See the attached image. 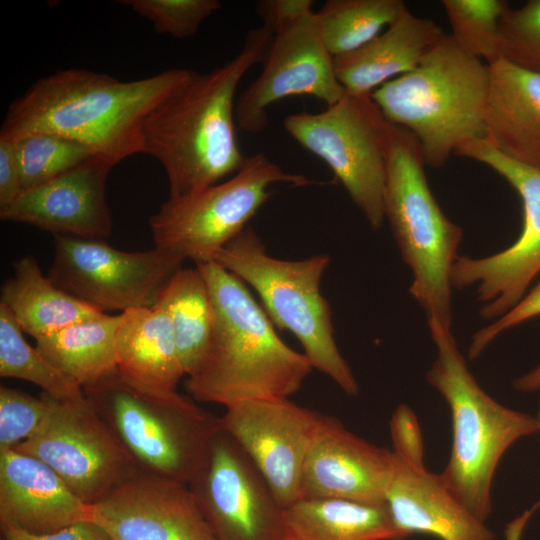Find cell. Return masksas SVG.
Wrapping results in <instances>:
<instances>
[{
	"instance_id": "obj_1",
	"label": "cell",
	"mask_w": 540,
	"mask_h": 540,
	"mask_svg": "<svg viewBox=\"0 0 540 540\" xmlns=\"http://www.w3.org/2000/svg\"><path fill=\"white\" fill-rule=\"evenodd\" d=\"M192 70L171 68L132 81L82 68L38 79L11 103L0 137L17 141L50 133L87 146L115 166L143 153V125L150 112L183 84Z\"/></svg>"
},
{
	"instance_id": "obj_2",
	"label": "cell",
	"mask_w": 540,
	"mask_h": 540,
	"mask_svg": "<svg viewBox=\"0 0 540 540\" xmlns=\"http://www.w3.org/2000/svg\"><path fill=\"white\" fill-rule=\"evenodd\" d=\"M274 34L250 29L239 52L207 73L195 71L156 106L143 125V153L166 171L170 199L198 193L235 174L245 157L235 134L237 87L263 63Z\"/></svg>"
},
{
	"instance_id": "obj_3",
	"label": "cell",
	"mask_w": 540,
	"mask_h": 540,
	"mask_svg": "<svg viewBox=\"0 0 540 540\" xmlns=\"http://www.w3.org/2000/svg\"><path fill=\"white\" fill-rule=\"evenodd\" d=\"M212 300L214 324L207 352L187 376L197 401L230 407L260 399H288L312 371L289 347L244 282L215 261L196 265Z\"/></svg>"
},
{
	"instance_id": "obj_4",
	"label": "cell",
	"mask_w": 540,
	"mask_h": 540,
	"mask_svg": "<svg viewBox=\"0 0 540 540\" xmlns=\"http://www.w3.org/2000/svg\"><path fill=\"white\" fill-rule=\"evenodd\" d=\"M488 65L444 34L410 72L370 97L384 118L417 140L425 164L440 168L468 141L485 136Z\"/></svg>"
},
{
	"instance_id": "obj_5",
	"label": "cell",
	"mask_w": 540,
	"mask_h": 540,
	"mask_svg": "<svg viewBox=\"0 0 540 540\" xmlns=\"http://www.w3.org/2000/svg\"><path fill=\"white\" fill-rule=\"evenodd\" d=\"M427 323L436 358L426 379L449 405L452 419L450 459L439 475L449 492L486 522L500 459L514 442L538 432V422L490 397L469 371L451 328L435 320Z\"/></svg>"
},
{
	"instance_id": "obj_6",
	"label": "cell",
	"mask_w": 540,
	"mask_h": 540,
	"mask_svg": "<svg viewBox=\"0 0 540 540\" xmlns=\"http://www.w3.org/2000/svg\"><path fill=\"white\" fill-rule=\"evenodd\" d=\"M384 213L403 261L412 272L411 296L427 321L451 328V274L463 237L435 200L420 146L405 128L384 122Z\"/></svg>"
},
{
	"instance_id": "obj_7",
	"label": "cell",
	"mask_w": 540,
	"mask_h": 540,
	"mask_svg": "<svg viewBox=\"0 0 540 540\" xmlns=\"http://www.w3.org/2000/svg\"><path fill=\"white\" fill-rule=\"evenodd\" d=\"M83 392L142 472L190 485L203 471L220 417L177 390L141 386L117 368Z\"/></svg>"
},
{
	"instance_id": "obj_8",
	"label": "cell",
	"mask_w": 540,
	"mask_h": 540,
	"mask_svg": "<svg viewBox=\"0 0 540 540\" xmlns=\"http://www.w3.org/2000/svg\"><path fill=\"white\" fill-rule=\"evenodd\" d=\"M214 261L256 291L269 319L298 339L312 368L347 395H358V383L335 341L331 308L320 290L330 264L328 254L300 260L275 258L255 231L246 227Z\"/></svg>"
},
{
	"instance_id": "obj_9",
	"label": "cell",
	"mask_w": 540,
	"mask_h": 540,
	"mask_svg": "<svg viewBox=\"0 0 540 540\" xmlns=\"http://www.w3.org/2000/svg\"><path fill=\"white\" fill-rule=\"evenodd\" d=\"M316 184L304 175L284 171L263 153L246 156L225 181L180 199L165 201L149 219L156 247L196 265L212 262L239 235L271 196L274 184Z\"/></svg>"
},
{
	"instance_id": "obj_10",
	"label": "cell",
	"mask_w": 540,
	"mask_h": 540,
	"mask_svg": "<svg viewBox=\"0 0 540 540\" xmlns=\"http://www.w3.org/2000/svg\"><path fill=\"white\" fill-rule=\"evenodd\" d=\"M384 122L370 96L347 93L322 112L294 113L283 121L292 138L330 167L374 230L385 220Z\"/></svg>"
},
{
	"instance_id": "obj_11",
	"label": "cell",
	"mask_w": 540,
	"mask_h": 540,
	"mask_svg": "<svg viewBox=\"0 0 540 540\" xmlns=\"http://www.w3.org/2000/svg\"><path fill=\"white\" fill-rule=\"evenodd\" d=\"M13 448L51 467L87 505L141 471L85 395L74 400L50 396L40 429Z\"/></svg>"
},
{
	"instance_id": "obj_12",
	"label": "cell",
	"mask_w": 540,
	"mask_h": 540,
	"mask_svg": "<svg viewBox=\"0 0 540 540\" xmlns=\"http://www.w3.org/2000/svg\"><path fill=\"white\" fill-rule=\"evenodd\" d=\"M48 278L59 288L105 313L154 307L184 259L159 247L128 252L104 239L54 236Z\"/></svg>"
},
{
	"instance_id": "obj_13",
	"label": "cell",
	"mask_w": 540,
	"mask_h": 540,
	"mask_svg": "<svg viewBox=\"0 0 540 540\" xmlns=\"http://www.w3.org/2000/svg\"><path fill=\"white\" fill-rule=\"evenodd\" d=\"M455 154L490 167L522 201L523 225L517 240L487 257L459 256L451 274L453 288H476L482 318L496 320L523 298L540 273V169L509 159L484 138L468 141Z\"/></svg>"
},
{
	"instance_id": "obj_14",
	"label": "cell",
	"mask_w": 540,
	"mask_h": 540,
	"mask_svg": "<svg viewBox=\"0 0 540 540\" xmlns=\"http://www.w3.org/2000/svg\"><path fill=\"white\" fill-rule=\"evenodd\" d=\"M189 486L217 540H285L284 507L222 428L206 466Z\"/></svg>"
},
{
	"instance_id": "obj_15",
	"label": "cell",
	"mask_w": 540,
	"mask_h": 540,
	"mask_svg": "<svg viewBox=\"0 0 540 540\" xmlns=\"http://www.w3.org/2000/svg\"><path fill=\"white\" fill-rule=\"evenodd\" d=\"M345 94L314 12L274 34L261 74L237 97L235 121L239 129L257 134L268 124V108L284 98L310 95L330 106Z\"/></svg>"
},
{
	"instance_id": "obj_16",
	"label": "cell",
	"mask_w": 540,
	"mask_h": 540,
	"mask_svg": "<svg viewBox=\"0 0 540 540\" xmlns=\"http://www.w3.org/2000/svg\"><path fill=\"white\" fill-rule=\"evenodd\" d=\"M319 417L289 399H260L227 407L220 423L286 508L301 498L302 470Z\"/></svg>"
},
{
	"instance_id": "obj_17",
	"label": "cell",
	"mask_w": 540,
	"mask_h": 540,
	"mask_svg": "<svg viewBox=\"0 0 540 540\" xmlns=\"http://www.w3.org/2000/svg\"><path fill=\"white\" fill-rule=\"evenodd\" d=\"M112 540H217L189 485L140 471L89 505Z\"/></svg>"
},
{
	"instance_id": "obj_18",
	"label": "cell",
	"mask_w": 540,
	"mask_h": 540,
	"mask_svg": "<svg viewBox=\"0 0 540 540\" xmlns=\"http://www.w3.org/2000/svg\"><path fill=\"white\" fill-rule=\"evenodd\" d=\"M393 462V451L358 437L337 418L320 414L302 470L301 498L384 504Z\"/></svg>"
},
{
	"instance_id": "obj_19",
	"label": "cell",
	"mask_w": 540,
	"mask_h": 540,
	"mask_svg": "<svg viewBox=\"0 0 540 540\" xmlns=\"http://www.w3.org/2000/svg\"><path fill=\"white\" fill-rule=\"evenodd\" d=\"M113 166L94 155L65 174L24 191L0 209L3 221L55 235L105 239L112 231L106 180Z\"/></svg>"
},
{
	"instance_id": "obj_20",
	"label": "cell",
	"mask_w": 540,
	"mask_h": 540,
	"mask_svg": "<svg viewBox=\"0 0 540 540\" xmlns=\"http://www.w3.org/2000/svg\"><path fill=\"white\" fill-rule=\"evenodd\" d=\"M89 505L41 460L14 448L0 449V523L48 534L89 521Z\"/></svg>"
},
{
	"instance_id": "obj_21",
	"label": "cell",
	"mask_w": 540,
	"mask_h": 540,
	"mask_svg": "<svg viewBox=\"0 0 540 540\" xmlns=\"http://www.w3.org/2000/svg\"><path fill=\"white\" fill-rule=\"evenodd\" d=\"M384 503L405 537L423 533L440 540H495L485 522L449 492L440 475L425 468L424 460L394 453Z\"/></svg>"
},
{
	"instance_id": "obj_22",
	"label": "cell",
	"mask_w": 540,
	"mask_h": 540,
	"mask_svg": "<svg viewBox=\"0 0 540 540\" xmlns=\"http://www.w3.org/2000/svg\"><path fill=\"white\" fill-rule=\"evenodd\" d=\"M488 67L484 139L509 159L540 169V74L504 58Z\"/></svg>"
},
{
	"instance_id": "obj_23",
	"label": "cell",
	"mask_w": 540,
	"mask_h": 540,
	"mask_svg": "<svg viewBox=\"0 0 540 540\" xmlns=\"http://www.w3.org/2000/svg\"><path fill=\"white\" fill-rule=\"evenodd\" d=\"M445 33L433 20L405 10L362 47L333 58L347 94L365 97L387 81L413 70Z\"/></svg>"
},
{
	"instance_id": "obj_24",
	"label": "cell",
	"mask_w": 540,
	"mask_h": 540,
	"mask_svg": "<svg viewBox=\"0 0 540 540\" xmlns=\"http://www.w3.org/2000/svg\"><path fill=\"white\" fill-rule=\"evenodd\" d=\"M119 315L115 337L118 371L141 386L175 391L185 372L167 314L154 306Z\"/></svg>"
},
{
	"instance_id": "obj_25",
	"label": "cell",
	"mask_w": 540,
	"mask_h": 540,
	"mask_svg": "<svg viewBox=\"0 0 540 540\" xmlns=\"http://www.w3.org/2000/svg\"><path fill=\"white\" fill-rule=\"evenodd\" d=\"M285 540H402L387 506L340 498H301L284 508Z\"/></svg>"
},
{
	"instance_id": "obj_26",
	"label": "cell",
	"mask_w": 540,
	"mask_h": 540,
	"mask_svg": "<svg viewBox=\"0 0 540 540\" xmlns=\"http://www.w3.org/2000/svg\"><path fill=\"white\" fill-rule=\"evenodd\" d=\"M13 268V277L1 287L0 303L34 339L103 313L56 286L32 256L16 260Z\"/></svg>"
},
{
	"instance_id": "obj_27",
	"label": "cell",
	"mask_w": 540,
	"mask_h": 540,
	"mask_svg": "<svg viewBox=\"0 0 540 540\" xmlns=\"http://www.w3.org/2000/svg\"><path fill=\"white\" fill-rule=\"evenodd\" d=\"M120 315L101 313L35 339L36 348L82 388L117 368L115 337Z\"/></svg>"
},
{
	"instance_id": "obj_28",
	"label": "cell",
	"mask_w": 540,
	"mask_h": 540,
	"mask_svg": "<svg viewBox=\"0 0 540 540\" xmlns=\"http://www.w3.org/2000/svg\"><path fill=\"white\" fill-rule=\"evenodd\" d=\"M155 306L169 317L185 375H192L207 352L214 324L210 292L200 270L180 268L160 292Z\"/></svg>"
},
{
	"instance_id": "obj_29",
	"label": "cell",
	"mask_w": 540,
	"mask_h": 540,
	"mask_svg": "<svg viewBox=\"0 0 540 540\" xmlns=\"http://www.w3.org/2000/svg\"><path fill=\"white\" fill-rule=\"evenodd\" d=\"M407 9L402 0H328L315 12V21L334 58L371 41Z\"/></svg>"
},
{
	"instance_id": "obj_30",
	"label": "cell",
	"mask_w": 540,
	"mask_h": 540,
	"mask_svg": "<svg viewBox=\"0 0 540 540\" xmlns=\"http://www.w3.org/2000/svg\"><path fill=\"white\" fill-rule=\"evenodd\" d=\"M0 375L17 378L39 386L42 392L57 399L84 397L83 388L53 366L32 347L9 309L0 303Z\"/></svg>"
},
{
	"instance_id": "obj_31",
	"label": "cell",
	"mask_w": 540,
	"mask_h": 540,
	"mask_svg": "<svg viewBox=\"0 0 540 540\" xmlns=\"http://www.w3.org/2000/svg\"><path fill=\"white\" fill-rule=\"evenodd\" d=\"M454 41L490 65L501 59L500 21L510 7L504 0H442Z\"/></svg>"
},
{
	"instance_id": "obj_32",
	"label": "cell",
	"mask_w": 540,
	"mask_h": 540,
	"mask_svg": "<svg viewBox=\"0 0 540 540\" xmlns=\"http://www.w3.org/2000/svg\"><path fill=\"white\" fill-rule=\"evenodd\" d=\"M14 144L24 191L65 174L95 155L79 142L50 133L31 134Z\"/></svg>"
},
{
	"instance_id": "obj_33",
	"label": "cell",
	"mask_w": 540,
	"mask_h": 540,
	"mask_svg": "<svg viewBox=\"0 0 540 540\" xmlns=\"http://www.w3.org/2000/svg\"><path fill=\"white\" fill-rule=\"evenodd\" d=\"M120 3L148 19L156 32L178 39L193 36L204 20L221 8L218 0H123Z\"/></svg>"
},
{
	"instance_id": "obj_34",
	"label": "cell",
	"mask_w": 540,
	"mask_h": 540,
	"mask_svg": "<svg viewBox=\"0 0 540 540\" xmlns=\"http://www.w3.org/2000/svg\"><path fill=\"white\" fill-rule=\"evenodd\" d=\"M501 56L540 74V0L508 8L500 21Z\"/></svg>"
},
{
	"instance_id": "obj_35",
	"label": "cell",
	"mask_w": 540,
	"mask_h": 540,
	"mask_svg": "<svg viewBox=\"0 0 540 540\" xmlns=\"http://www.w3.org/2000/svg\"><path fill=\"white\" fill-rule=\"evenodd\" d=\"M50 409V396L33 397L21 390L0 387V449L13 448L33 436Z\"/></svg>"
},
{
	"instance_id": "obj_36",
	"label": "cell",
	"mask_w": 540,
	"mask_h": 540,
	"mask_svg": "<svg viewBox=\"0 0 540 540\" xmlns=\"http://www.w3.org/2000/svg\"><path fill=\"white\" fill-rule=\"evenodd\" d=\"M538 316H540V279L510 311L473 335L468 350L469 358H477L503 332Z\"/></svg>"
},
{
	"instance_id": "obj_37",
	"label": "cell",
	"mask_w": 540,
	"mask_h": 540,
	"mask_svg": "<svg viewBox=\"0 0 540 540\" xmlns=\"http://www.w3.org/2000/svg\"><path fill=\"white\" fill-rule=\"evenodd\" d=\"M390 433L395 454L411 461L423 460V439L416 417L409 407L400 405L396 408L390 421Z\"/></svg>"
},
{
	"instance_id": "obj_38",
	"label": "cell",
	"mask_w": 540,
	"mask_h": 540,
	"mask_svg": "<svg viewBox=\"0 0 540 540\" xmlns=\"http://www.w3.org/2000/svg\"><path fill=\"white\" fill-rule=\"evenodd\" d=\"M312 0H263L256 5V11L263 26L273 34L281 28L314 13Z\"/></svg>"
},
{
	"instance_id": "obj_39",
	"label": "cell",
	"mask_w": 540,
	"mask_h": 540,
	"mask_svg": "<svg viewBox=\"0 0 540 540\" xmlns=\"http://www.w3.org/2000/svg\"><path fill=\"white\" fill-rule=\"evenodd\" d=\"M23 192L15 144L0 137V209L11 204Z\"/></svg>"
},
{
	"instance_id": "obj_40",
	"label": "cell",
	"mask_w": 540,
	"mask_h": 540,
	"mask_svg": "<svg viewBox=\"0 0 540 540\" xmlns=\"http://www.w3.org/2000/svg\"><path fill=\"white\" fill-rule=\"evenodd\" d=\"M5 540H112L98 525L82 521L48 534H33L12 527H1Z\"/></svg>"
},
{
	"instance_id": "obj_41",
	"label": "cell",
	"mask_w": 540,
	"mask_h": 540,
	"mask_svg": "<svg viewBox=\"0 0 540 540\" xmlns=\"http://www.w3.org/2000/svg\"><path fill=\"white\" fill-rule=\"evenodd\" d=\"M536 419H537L538 427L540 431V406H539V411H538ZM539 508H540V500L537 503H535L529 510L525 511L522 515L518 516L515 520H513L507 526V529L505 531L506 540H520L522 532L528 520Z\"/></svg>"
},
{
	"instance_id": "obj_42",
	"label": "cell",
	"mask_w": 540,
	"mask_h": 540,
	"mask_svg": "<svg viewBox=\"0 0 540 540\" xmlns=\"http://www.w3.org/2000/svg\"><path fill=\"white\" fill-rule=\"evenodd\" d=\"M513 386L521 392H534L540 389V364L528 373L516 378Z\"/></svg>"
}]
</instances>
